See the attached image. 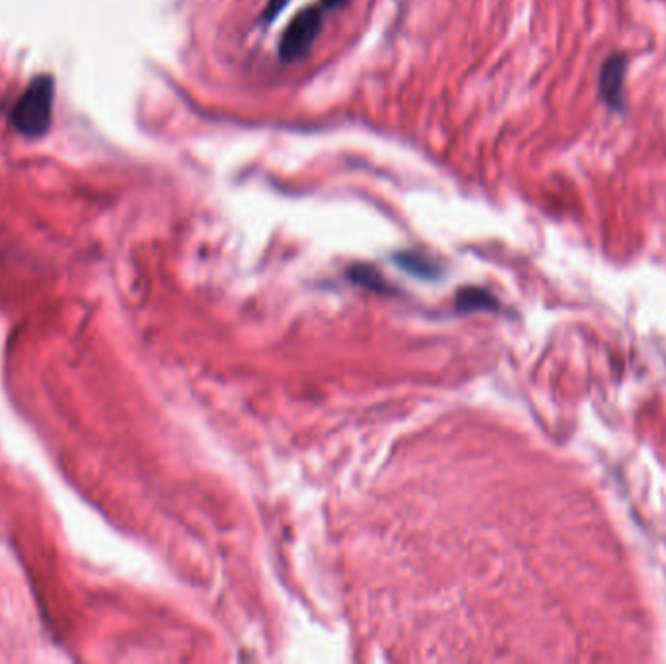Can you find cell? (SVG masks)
Instances as JSON below:
<instances>
[{"label": "cell", "mask_w": 666, "mask_h": 664, "mask_svg": "<svg viewBox=\"0 0 666 664\" xmlns=\"http://www.w3.org/2000/svg\"><path fill=\"white\" fill-rule=\"evenodd\" d=\"M53 96L55 84L51 76H37L36 80L24 90L20 100L12 110V123L18 133L24 137H41L53 115Z\"/></svg>", "instance_id": "cell-1"}, {"label": "cell", "mask_w": 666, "mask_h": 664, "mask_svg": "<svg viewBox=\"0 0 666 664\" xmlns=\"http://www.w3.org/2000/svg\"><path fill=\"white\" fill-rule=\"evenodd\" d=\"M322 6H308L300 10L283 36L279 39V57L285 63H293L302 57L308 55L312 49L314 41L318 39V34L322 30Z\"/></svg>", "instance_id": "cell-2"}, {"label": "cell", "mask_w": 666, "mask_h": 664, "mask_svg": "<svg viewBox=\"0 0 666 664\" xmlns=\"http://www.w3.org/2000/svg\"><path fill=\"white\" fill-rule=\"evenodd\" d=\"M626 57L614 55L610 57L600 71V94L612 108L622 106L624 92V76H626Z\"/></svg>", "instance_id": "cell-3"}, {"label": "cell", "mask_w": 666, "mask_h": 664, "mask_svg": "<svg viewBox=\"0 0 666 664\" xmlns=\"http://www.w3.org/2000/svg\"><path fill=\"white\" fill-rule=\"evenodd\" d=\"M398 263L407 271L417 273L421 277H433L437 273V267L425 256H419V254H402V256H398Z\"/></svg>", "instance_id": "cell-4"}, {"label": "cell", "mask_w": 666, "mask_h": 664, "mask_svg": "<svg viewBox=\"0 0 666 664\" xmlns=\"http://www.w3.org/2000/svg\"><path fill=\"white\" fill-rule=\"evenodd\" d=\"M489 304H493L491 296L480 289H466L460 293V298H458L460 308H489Z\"/></svg>", "instance_id": "cell-5"}, {"label": "cell", "mask_w": 666, "mask_h": 664, "mask_svg": "<svg viewBox=\"0 0 666 664\" xmlns=\"http://www.w3.org/2000/svg\"><path fill=\"white\" fill-rule=\"evenodd\" d=\"M351 275H353L359 283H363V285H367V287L382 289V279H380V275H378L374 269H370L369 265H359V267H355Z\"/></svg>", "instance_id": "cell-6"}, {"label": "cell", "mask_w": 666, "mask_h": 664, "mask_svg": "<svg viewBox=\"0 0 666 664\" xmlns=\"http://www.w3.org/2000/svg\"><path fill=\"white\" fill-rule=\"evenodd\" d=\"M289 2L291 0H269L267 6H265V10H263V14H261L263 22H273L287 8Z\"/></svg>", "instance_id": "cell-7"}, {"label": "cell", "mask_w": 666, "mask_h": 664, "mask_svg": "<svg viewBox=\"0 0 666 664\" xmlns=\"http://www.w3.org/2000/svg\"><path fill=\"white\" fill-rule=\"evenodd\" d=\"M349 0H322V8H341L343 4H347Z\"/></svg>", "instance_id": "cell-8"}]
</instances>
